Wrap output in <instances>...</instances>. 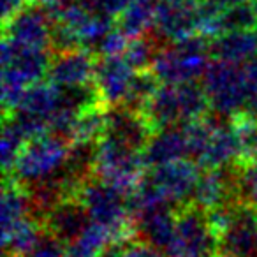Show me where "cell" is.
<instances>
[{"instance_id": "1", "label": "cell", "mask_w": 257, "mask_h": 257, "mask_svg": "<svg viewBox=\"0 0 257 257\" xmlns=\"http://www.w3.org/2000/svg\"><path fill=\"white\" fill-rule=\"evenodd\" d=\"M50 51L27 50L2 39V106L11 114L25 97L27 90L48 76L51 65Z\"/></svg>"}, {"instance_id": "2", "label": "cell", "mask_w": 257, "mask_h": 257, "mask_svg": "<svg viewBox=\"0 0 257 257\" xmlns=\"http://www.w3.org/2000/svg\"><path fill=\"white\" fill-rule=\"evenodd\" d=\"M210 102L203 86L196 83L183 85H161L143 114L155 133L162 128L176 127L197 121L206 116Z\"/></svg>"}, {"instance_id": "3", "label": "cell", "mask_w": 257, "mask_h": 257, "mask_svg": "<svg viewBox=\"0 0 257 257\" xmlns=\"http://www.w3.org/2000/svg\"><path fill=\"white\" fill-rule=\"evenodd\" d=\"M76 197L88 211L92 224L109 231L114 243H127L136 238L127 194L93 176L79 187Z\"/></svg>"}, {"instance_id": "4", "label": "cell", "mask_w": 257, "mask_h": 257, "mask_svg": "<svg viewBox=\"0 0 257 257\" xmlns=\"http://www.w3.org/2000/svg\"><path fill=\"white\" fill-rule=\"evenodd\" d=\"M210 41L203 36H194L180 43L162 46L152 72L162 85L196 83L210 67Z\"/></svg>"}, {"instance_id": "5", "label": "cell", "mask_w": 257, "mask_h": 257, "mask_svg": "<svg viewBox=\"0 0 257 257\" xmlns=\"http://www.w3.org/2000/svg\"><path fill=\"white\" fill-rule=\"evenodd\" d=\"M201 86L215 116L234 120L236 116L246 113L248 85L243 65L213 60L201 78Z\"/></svg>"}, {"instance_id": "6", "label": "cell", "mask_w": 257, "mask_h": 257, "mask_svg": "<svg viewBox=\"0 0 257 257\" xmlns=\"http://www.w3.org/2000/svg\"><path fill=\"white\" fill-rule=\"evenodd\" d=\"M67 154L69 143L55 134L48 133L34 138L27 143L25 150L16 162L13 180L25 189L46 182L64 169Z\"/></svg>"}, {"instance_id": "7", "label": "cell", "mask_w": 257, "mask_h": 257, "mask_svg": "<svg viewBox=\"0 0 257 257\" xmlns=\"http://www.w3.org/2000/svg\"><path fill=\"white\" fill-rule=\"evenodd\" d=\"M145 169L147 166L141 152L131 150L109 138H102L97 143V162L93 175L107 185L128 196L145 176Z\"/></svg>"}, {"instance_id": "8", "label": "cell", "mask_w": 257, "mask_h": 257, "mask_svg": "<svg viewBox=\"0 0 257 257\" xmlns=\"http://www.w3.org/2000/svg\"><path fill=\"white\" fill-rule=\"evenodd\" d=\"M166 257H218V236L206 211L194 204L176 211V234Z\"/></svg>"}, {"instance_id": "9", "label": "cell", "mask_w": 257, "mask_h": 257, "mask_svg": "<svg viewBox=\"0 0 257 257\" xmlns=\"http://www.w3.org/2000/svg\"><path fill=\"white\" fill-rule=\"evenodd\" d=\"M60 88L50 81H41L30 86L20 106L6 116H11L30 141L34 138L50 133L51 123L60 111Z\"/></svg>"}, {"instance_id": "10", "label": "cell", "mask_w": 257, "mask_h": 257, "mask_svg": "<svg viewBox=\"0 0 257 257\" xmlns=\"http://www.w3.org/2000/svg\"><path fill=\"white\" fill-rule=\"evenodd\" d=\"M161 197L176 211L192 204L194 190L201 178L199 166L190 159L159 166L145 173Z\"/></svg>"}, {"instance_id": "11", "label": "cell", "mask_w": 257, "mask_h": 257, "mask_svg": "<svg viewBox=\"0 0 257 257\" xmlns=\"http://www.w3.org/2000/svg\"><path fill=\"white\" fill-rule=\"evenodd\" d=\"M199 0H157L154 36L162 43H180L199 36Z\"/></svg>"}, {"instance_id": "12", "label": "cell", "mask_w": 257, "mask_h": 257, "mask_svg": "<svg viewBox=\"0 0 257 257\" xmlns=\"http://www.w3.org/2000/svg\"><path fill=\"white\" fill-rule=\"evenodd\" d=\"M53 20L50 11L30 4L20 15L4 23V39L27 50H51Z\"/></svg>"}, {"instance_id": "13", "label": "cell", "mask_w": 257, "mask_h": 257, "mask_svg": "<svg viewBox=\"0 0 257 257\" xmlns=\"http://www.w3.org/2000/svg\"><path fill=\"white\" fill-rule=\"evenodd\" d=\"M238 166L224 169H206L194 190L192 204L203 211H213L222 206L239 203Z\"/></svg>"}, {"instance_id": "14", "label": "cell", "mask_w": 257, "mask_h": 257, "mask_svg": "<svg viewBox=\"0 0 257 257\" xmlns=\"http://www.w3.org/2000/svg\"><path fill=\"white\" fill-rule=\"evenodd\" d=\"M196 164L204 169H224L241 164V148L231 120L213 116L208 140Z\"/></svg>"}, {"instance_id": "15", "label": "cell", "mask_w": 257, "mask_h": 257, "mask_svg": "<svg viewBox=\"0 0 257 257\" xmlns=\"http://www.w3.org/2000/svg\"><path fill=\"white\" fill-rule=\"evenodd\" d=\"M218 257H257V210L239 203L218 238Z\"/></svg>"}, {"instance_id": "16", "label": "cell", "mask_w": 257, "mask_h": 257, "mask_svg": "<svg viewBox=\"0 0 257 257\" xmlns=\"http://www.w3.org/2000/svg\"><path fill=\"white\" fill-rule=\"evenodd\" d=\"M97 57L88 50H72L57 53L48 71L50 83L58 88H76L95 81Z\"/></svg>"}, {"instance_id": "17", "label": "cell", "mask_w": 257, "mask_h": 257, "mask_svg": "<svg viewBox=\"0 0 257 257\" xmlns=\"http://www.w3.org/2000/svg\"><path fill=\"white\" fill-rule=\"evenodd\" d=\"M155 131L148 120L145 118L143 113L140 111H133L128 107H113L107 111V120H106V133L104 138L118 141L123 147L131 148V150L141 152L147 148L148 141Z\"/></svg>"}, {"instance_id": "18", "label": "cell", "mask_w": 257, "mask_h": 257, "mask_svg": "<svg viewBox=\"0 0 257 257\" xmlns=\"http://www.w3.org/2000/svg\"><path fill=\"white\" fill-rule=\"evenodd\" d=\"M136 78L134 71L123 57H102L97 62L95 71V86L102 104L113 107L123 106L128 95V90Z\"/></svg>"}, {"instance_id": "19", "label": "cell", "mask_w": 257, "mask_h": 257, "mask_svg": "<svg viewBox=\"0 0 257 257\" xmlns=\"http://www.w3.org/2000/svg\"><path fill=\"white\" fill-rule=\"evenodd\" d=\"M90 225H92L90 215L85 210V206L78 201V197L62 201L43 220L44 232L53 236L65 246L74 239H78Z\"/></svg>"}, {"instance_id": "20", "label": "cell", "mask_w": 257, "mask_h": 257, "mask_svg": "<svg viewBox=\"0 0 257 257\" xmlns=\"http://www.w3.org/2000/svg\"><path fill=\"white\" fill-rule=\"evenodd\" d=\"M134 234L138 239L161 250L166 255L176 234V210L171 206H161L133 218Z\"/></svg>"}, {"instance_id": "21", "label": "cell", "mask_w": 257, "mask_h": 257, "mask_svg": "<svg viewBox=\"0 0 257 257\" xmlns=\"http://www.w3.org/2000/svg\"><path fill=\"white\" fill-rule=\"evenodd\" d=\"M183 159H189V138L185 125L157 131L143 150V161L148 169Z\"/></svg>"}, {"instance_id": "22", "label": "cell", "mask_w": 257, "mask_h": 257, "mask_svg": "<svg viewBox=\"0 0 257 257\" xmlns=\"http://www.w3.org/2000/svg\"><path fill=\"white\" fill-rule=\"evenodd\" d=\"M210 53L213 60L246 65L257 58V30L222 34L210 39Z\"/></svg>"}, {"instance_id": "23", "label": "cell", "mask_w": 257, "mask_h": 257, "mask_svg": "<svg viewBox=\"0 0 257 257\" xmlns=\"http://www.w3.org/2000/svg\"><path fill=\"white\" fill-rule=\"evenodd\" d=\"M0 222H2V234L11 231L15 225L27 218L34 217L32 201L29 190L20 185L16 180L6 178V185L2 190V203H0ZM36 218V217H34Z\"/></svg>"}, {"instance_id": "24", "label": "cell", "mask_w": 257, "mask_h": 257, "mask_svg": "<svg viewBox=\"0 0 257 257\" xmlns=\"http://www.w3.org/2000/svg\"><path fill=\"white\" fill-rule=\"evenodd\" d=\"M157 0H133L116 18V27L128 41L147 36L154 29Z\"/></svg>"}, {"instance_id": "25", "label": "cell", "mask_w": 257, "mask_h": 257, "mask_svg": "<svg viewBox=\"0 0 257 257\" xmlns=\"http://www.w3.org/2000/svg\"><path fill=\"white\" fill-rule=\"evenodd\" d=\"M44 234V227L37 218L30 217L20 222L11 231L2 234L4 257H27Z\"/></svg>"}, {"instance_id": "26", "label": "cell", "mask_w": 257, "mask_h": 257, "mask_svg": "<svg viewBox=\"0 0 257 257\" xmlns=\"http://www.w3.org/2000/svg\"><path fill=\"white\" fill-rule=\"evenodd\" d=\"M27 143H29V138L25 136V133L11 116H6L2 125V140H0V155H2V168H4L6 178H9V175L15 171L16 162L22 152L25 150Z\"/></svg>"}, {"instance_id": "27", "label": "cell", "mask_w": 257, "mask_h": 257, "mask_svg": "<svg viewBox=\"0 0 257 257\" xmlns=\"http://www.w3.org/2000/svg\"><path fill=\"white\" fill-rule=\"evenodd\" d=\"M106 120H107V111H104L102 106H95L83 111L74 121L71 145L99 143L104 138V133H106Z\"/></svg>"}, {"instance_id": "28", "label": "cell", "mask_w": 257, "mask_h": 257, "mask_svg": "<svg viewBox=\"0 0 257 257\" xmlns=\"http://www.w3.org/2000/svg\"><path fill=\"white\" fill-rule=\"evenodd\" d=\"M111 243H114L111 232L92 224L78 239L65 246V253L67 257H99Z\"/></svg>"}, {"instance_id": "29", "label": "cell", "mask_w": 257, "mask_h": 257, "mask_svg": "<svg viewBox=\"0 0 257 257\" xmlns=\"http://www.w3.org/2000/svg\"><path fill=\"white\" fill-rule=\"evenodd\" d=\"M161 50L162 41H159L155 36L138 37V39H133L128 43L127 50L123 53V60L136 72L152 71L154 62Z\"/></svg>"}, {"instance_id": "30", "label": "cell", "mask_w": 257, "mask_h": 257, "mask_svg": "<svg viewBox=\"0 0 257 257\" xmlns=\"http://www.w3.org/2000/svg\"><path fill=\"white\" fill-rule=\"evenodd\" d=\"M161 85L162 83L155 78V74L152 71L136 72V78H134L133 85H131L128 95L123 102V107L143 113L145 106L150 102V99L155 95V92H157Z\"/></svg>"}, {"instance_id": "31", "label": "cell", "mask_w": 257, "mask_h": 257, "mask_svg": "<svg viewBox=\"0 0 257 257\" xmlns=\"http://www.w3.org/2000/svg\"><path fill=\"white\" fill-rule=\"evenodd\" d=\"M231 121L236 136H238L239 148H241V164L239 166H245L246 162L257 157V120L250 114L243 113Z\"/></svg>"}, {"instance_id": "32", "label": "cell", "mask_w": 257, "mask_h": 257, "mask_svg": "<svg viewBox=\"0 0 257 257\" xmlns=\"http://www.w3.org/2000/svg\"><path fill=\"white\" fill-rule=\"evenodd\" d=\"M239 203L257 210V157L238 168Z\"/></svg>"}, {"instance_id": "33", "label": "cell", "mask_w": 257, "mask_h": 257, "mask_svg": "<svg viewBox=\"0 0 257 257\" xmlns=\"http://www.w3.org/2000/svg\"><path fill=\"white\" fill-rule=\"evenodd\" d=\"M131 41L121 34V30L118 27H114L109 34L102 39L100 46L97 48V53L102 57H123L125 50H127Z\"/></svg>"}, {"instance_id": "34", "label": "cell", "mask_w": 257, "mask_h": 257, "mask_svg": "<svg viewBox=\"0 0 257 257\" xmlns=\"http://www.w3.org/2000/svg\"><path fill=\"white\" fill-rule=\"evenodd\" d=\"M245 67L246 85H248V104H246V114L257 120V58L250 60Z\"/></svg>"}, {"instance_id": "35", "label": "cell", "mask_w": 257, "mask_h": 257, "mask_svg": "<svg viewBox=\"0 0 257 257\" xmlns=\"http://www.w3.org/2000/svg\"><path fill=\"white\" fill-rule=\"evenodd\" d=\"M123 257H166L161 250L154 248L148 243L134 238L125 245V255Z\"/></svg>"}, {"instance_id": "36", "label": "cell", "mask_w": 257, "mask_h": 257, "mask_svg": "<svg viewBox=\"0 0 257 257\" xmlns=\"http://www.w3.org/2000/svg\"><path fill=\"white\" fill-rule=\"evenodd\" d=\"M30 6V0H0V8H2V20L8 23L16 15L27 9Z\"/></svg>"}, {"instance_id": "37", "label": "cell", "mask_w": 257, "mask_h": 257, "mask_svg": "<svg viewBox=\"0 0 257 257\" xmlns=\"http://www.w3.org/2000/svg\"><path fill=\"white\" fill-rule=\"evenodd\" d=\"M128 243V241H127ZM127 243H111L99 257H123L125 255V245Z\"/></svg>"}, {"instance_id": "38", "label": "cell", "mask_w": 257, "mask_h": 257, "mask_svg": "<svg viewBox=\"0 0 257 257\" xmlns=\"http://www.w3.org/2000/svg\"><path fill=\"white\" fill-rule=\"evenodd\" d=\"M213 6L220 9H229V8H236V6H243V4H252V0H208Z\"/></svg>"}, {"instance_id": "39", "label": "cell", "mask_w": 257, "mask_h": 257, "mask_svg": "<svg viewBox=\"0 0 257 257\" xmlns=\"http://www.w3.org/2000/svg\"><path fill=\"white\" fill-rule=\"evenodd\" d=\"M64 0H30V4L37 6V8H43L46 9V11H51V9H55L57 6H60Z\"/></svg>"}]
</instances>
